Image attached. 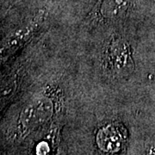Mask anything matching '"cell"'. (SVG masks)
Wrapping results in <instances>:
<instances>
[{
    "label": "cell",
    "instance_id": "6da1fadb",
    "mask_svg": "<svg viewBox=\"0 0 155 155\" xmlns=\"http://www.w3.org/2000/svg\"><path fill=\"white\" fill-rule=\"evenodd\" d=\"M53 112V104L47 97L33 100L26 106L20 117V122L24 130L33 129L44 123Z\"/></svg>",
    "mask_w": 155,
    "mask_h": 155
},
{
    "label": "cell",
    "instance_id": "7a4b0ae2",
    "mask_svg": "<svg viewBox=\"0 0 155 155\" xmlns=\"http://www.w3.org/2000/svg\"><path fill=\"white\" fill-rule=\"evenodd\" d=\"M106 63L115 72H126L131 65V56L127 42L115 40L111 42L106 53Z\"/></svg>",
    "mask_w": 155,
    "mask_h": 155
},
{
    "label": "cell",
    "instance_id": "3957f363",
    "mask_svg": "<svg viewBox=\"0 0 155 155\" xmlns=\"http://www.w3.org/2000/svg\"><path fill=\"white\" fill-rule=\"evenodd\" d=\"M97 140L103 151L114 153L121 150L125 140V135L121 127L110 124L100 129Z\"/></svg>",
    "mask_w": 155,
    "mask_h": 155
},
{
    "label": "cell",
    "instance_id": "277c9868",
    "mask_svg": "<svg viewBox=\"0 0 155 155\" xmlns=\"http://www.w3.org/2000/svg\"><path fill=\"white\" fill-rule=\"evenodd\" d=\"M133 0H104L100 11L102 16L109 19H115L123 16L132 5Z\"/></svg>",
    "mask_w": 155,
    "mask_h": 155
}]
</instances>
